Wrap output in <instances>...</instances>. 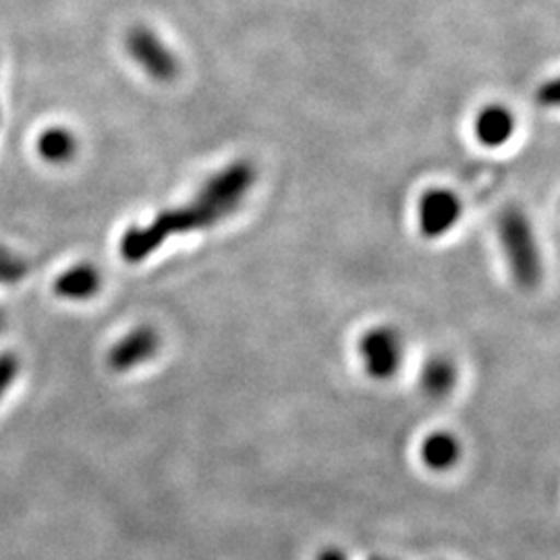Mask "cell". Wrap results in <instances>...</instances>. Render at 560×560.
<instances>
[{"label":"cell","mask_w":560,"mask_h":560,"mask_svg":"<svg viewBox=\"0 0 560 560\" xmlns=\"http://www.w3.org/2000/svg\"><path fill=\"white\" fill-rule=\"evenodd\" d=\"M18 374H20V360L13 353H2L0 355V399L11 388Z\"/></svg>","instance_id":"4fadbf2b"},{"label":"cell","mask_w":560,"mask_h":560,"mask_svg":"<svg viewBox=\"0 0 560 560\" xmlns=\"http://www.w3.org/2000/svg\"><path fill=\"white\" fill-rule=\"evenodd\" d=\"M370 560H390V559H384V557H372Z\"/></svg>","instance_id":"2e32d148"},{"label":"cell","mask_w":560,"mask_h":560,"mask_svg":"<svg viewBox=\"0 0 560 560\" xmlns=\"http://www.w3.org/2000/svg\"><path fill=\"white\" fill-rule=\"evenodd\" d=\"M2 326H4V318H2V314H0V330H2Z\"/></svg>","instance_id":"9a60e30c"},{"label":"cell","mask_w":560,"mask_h":560,"mask_svg":"<svg viewBox=\"0 0 560 560\" xmlns=\"http://www.w3.org/2000/svg\"><path fill=\"white\" fill-rule=\"evenodd\" d=\"M421 388L428 397L442 399L448 397L457 384V368L446 358H432L425 361L421 370Z\"/></svg>","instance_id":"30bf717a"},{"label":"cell","mask_w":560,"mask_h":560,"mask_svg":"<svg viewBox=\"0 0 560 560\" xmlns=\"http://www.w3.org/2000/svg\"><path fill=\"white\" fill-rule=\"evenodd\" d=\"M161 349V335L152 326H138L129 335L117 340L108 353V365L115 372L136 370L152 360Z\"/></svg>","instance_id":"8992f818"},{"label":"cell","mask_w":560,"mask_h":560,"mask_svg":"<svg viewBox=\"0 0 560 560\" xmlns=\"http://www.w3.org/2000/svg\"><path fill=\"white\" fill-rule=\"evenodd\" d=\"M316 560H347V557L340 552L339 548H326L316 557Z\"/></svg>","instance_id":"5bb4252c"},{"label":"cell","mask_w":560,"mask_h":560,"mask_svg":"<svg viewBox=\"0 0 560 560\" xmlns=\"http://www.w3.org/2000/svg\"><path fill=\"white\" fill-rule=\"evenodd\" d=\"M460 459V442L451 432H434L421 442V460L432 471H448Z\"/></svg>","instance_id":"9c48e42d"},{"label":"cell","mask_w":560,"mask_h":560,"mask_svg":"<svg viewBox=\"0 0 560 560\" xmlns=\"http://www.w3.org/2000/svg\"><path fill=\"white\" fill-rule=\"evenodd\" d=\"M534 102L541 108H555L560 110V75L546 80L534 94Z\"/></svg>","instance_id":"7c38bea8"},{"label":"cell","mask_w":560,"mask_h":560,"mask_svg":"<svg viewBox=\"0 0 560 560\" xmlns=\"http://www.w3.org/2000/svg\"><path fill=\"white\" fill-rule=\"evenodd\" d=\"M127 50L141 69L154 80H173L179 73L177 57L148 27H133L127 36Z\"/></svg>","instance_id":"277c9868"},{"label":"cell","mask_w":560,"mask_h":560,"mask_svg":"<svg viewBox=\"0 0 560 560\" xmlns=\"http://www.w3.org/2000/svg\"><path fill=\"white\" fill-rule=\"evenodd\" d=\"M101 287V272L92 264H78L60 275L55 282V293L62 300L85 301L94 298Z\"/></svg>","instance_id":"ba28073f"},{"label":"cell","mask_w":560,"mask_h":560,"mask_svg":"<svg viewBox=\"0 0 560 560\" xmlns=\"http://www.w3.org/2000/svg\"><path fill=\"white\" fill-rule=\"evenodd\" d=\"M254 179L256 173L252 164H231L212 179L206 180L189 206L164 210L150 224L129 229L120 240V256L136 264L152 256L173 235L219 224L240 208Z\"/></svg>","instance_id":"6da1fadb"},{"label":"cell","mask_w":560,"mask_h":560,"mask_svg":"<svg viewBox=\"0 0 560 560\" xmlns=\"http://www.w3.org/2000/svg\"><path fill=\"white\" fill-rule=\"evenodd\" d=\"M38 154L50 164H65L78 154V140L65 127H48L38 138Z\"/></svg>","instance_id":"8fae6325"},{"label":"cell","mask_w":560,"mask_h":560,"mask_svg":"<svg viewBox=\"0 0 560 560\" xmlns=\"http://www.w3.org/2000/svg\"><path fill=\"white\" fill-rule=\"evenodd\" d=\"M463 214L459 196L451 189L434 187L421 196L418 206V222L423 237L439 240L457 226Z\"/></svg>","instance_id":"5b68a950"},{"label":"cell","mask_w":560,"mask_h":560,"mask_svg":"<svg viewBox=\"0 0 560 560\" xmlns=\"http://www.w3.org/2000/svg\"><path fill=\"white\" fill-rule=\"evenodd\" d=\"M499 240L509 270L521 289H536L544 275L540 245L521 208H506L499 219Z\"/></svg>","instance_id":"7a4b0ae2"},{"label":"cell","mask_w":560,"mask_h":560,"mask_svg":"<svg viewBox=\"0 0 560 560\" xmlns=\"http://www.w3.org/2000/svg\"><path fill=\"white\" fill-rule=\"evenodd\" d=\"M515 129H517V119L513 110L504 104L483 106L474 122L476 138L486 148H501L504 143H509L515 136Z\"/></svg>","instance_id":"52a82bcc"},{"label":"cell","mask_w":560,"mask_h":560,"mask_svg":"<svg viewBox=\"0 0 560 560\" xmlns=\"http://www.w3.org/2000/svg\"><path fill=\"white\" fill-rule=\"evenodd\" d=\"M363 370L374 381H388L399 372L405 355L399 330L393 326H376L368 330L360 340Z\"/></svg>","instance_id":"3957f363"}]
</instances>
